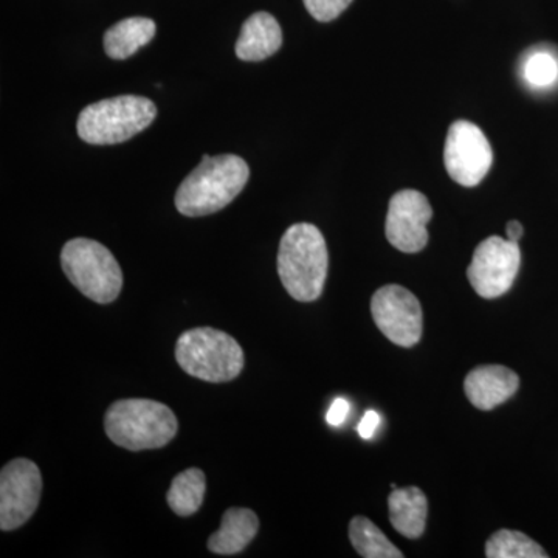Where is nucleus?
<instances>
[{"mask_svg":"<svg viewBox=\"0 0 558 558\" xmlns=\"http://www.w3.org/2000/svg\"><path fill=\"white\" fill-rule=\"evenodd\" d=\"M248 178L247 161L240 156H204L199 167L180 183L175 208L186 218L218 213L240 196Z\"/></svg>","mask_w":558,"mask_h":558,"instance_id":"obj_1","label":"nucleus"},{"mask_svg":"<svg viewBox=\"0 0 558 558\" xmlns=\"http://www.w3.org/2000/svg\"><path fill=\"white\" fill-rule=\"evenodd\" d=\"M328 267V247L322 231L312 223L289 227L278 250V275L289 295L301 303L318 300Z\"/></svg>","mask_w":558,"mask_h":558,"instance_id":"obj_2","label":"nucleus"},{"mask_svg":"<svg viewBox=\"0 0 558 558\" xmlns=\"http://www.w3.org/2000/svg\"><path fill=\"white\" fill-rule=\"evenodd\" d=\"M178 428L170 407L156 400H117L106 411V435L116 446L131 451L161 449L174 439Z\"/></svg>","mask_w":558,"mask_h":558,"instance_id":"obj_3","label":"nucleus"},{"mask_svg":"<svg viewBox=\"0 0 558 558\" xmlns=\"http://www.w3.org/2000/svg\"><path fill=\"white\" fill-rule=\"evenodd\" d=\"M156 117V105L149 98L121 95L81 110L76 131L89 145H117L145 131Z\"/></svg>","mask_w":558,"mask_h":558,"instance_id":"obj_4","label":"nucleus"},{"mask_svg":"<svg viewBox=\"0 0 558 558\" xmlns=\"http://www.w3.org/2000/svg\"><path fill=\"white\" fill-rule=\"evenodd\" d=\"M175 360L190 376L211 384L236 379L244 368V351L233 337L219 329L186 330L175 344Z\"/></svg>","mask_w":558,"mask_h":558,"instance_id":"obj_5","label":"nucleus"},{"mask_svg":"<svg viewBox=\"0 0 558 558\" xmlns=\"http://www.w3.org/2000/svg\"><path fill=\"white\" fill-rule=\"evenodd\" d=\"M61 266L69 281L95 303L109 304L119 299L123 271L100 242L87 238L69 241L61 252Z\"/></svg>","mask_w":558,"mask_h":558,"instance_id":"obj_6","label":"nucleus"},{"mask_svg":"<svg viewBox=\"0 0 558 558\" xmlns=\"http://www.w3.org/2000/svg\"><path fill=\"white\" fill-rule=\"evenodd\" d=\"M520 263L519 242L499 236L487 238L473 253L468 269L470 284L483 299H498L512 288Z\"/></svg>","mask_w":558,"mask_h":558,"instance_id":"obj_7","label":"nucleus"},{"mask_svg":"<svg viewBox=\"0 0 558 558\" xmlns=\"http://www.w3.org/2000/svg\"><path fill=\"white\" fill-rule=\"evenodd\" d=\"M447 172L459 185H480L490 171L494 153L484 132L470 121L451 124L444 149Z\"/></svg>","mask_w":558,"mask_h":558,"instance_id":"obj_8","label":"nucleus"},{"mask_svg":"<svg viewBox=\"0 0 558 558\" xmlns=\"http://www.w3.org/2000/svg\"><path fill=\"white\" fill-rule=\"evenodd\" d=\"M43 476L31 459H14L0 473V529L14 531L38 509Z\"/></svg>","mask_w":558,"mask_h":558,"instance_id":"obj_9","label":"nucleus"},{"mask_svg":"<svg viewBox=\"0 0 558 558\" xmlns=\"http://www.w3.org/2000/svg\"><path fill=\"white\" fill-rule=\"evenodd\" d=\"M371 314L377 328L392 343L411 348L421 340L422 307L409 289L389 284L377 290L371 300Z\"/></svg>","mask_w":558,"mask_h":558,"instance_id":"obj_10","label":"nucleus"},{"mask_svg":"<svg viewBox=\"0 0 558 558\" xmlns=\"http://www.w3.org/2000/svg\"><path fill=\"white\" fill-rule=\"evenodd\" d=\"M433 218L432 205L424 194L402 190L389 201L387 240L403 253H417L428 242L427 223Z\"/></svg>","mask_w":558,"mask_h":558,"instance_id":"obj_11","label":"nucleus"},{"mask_svg":"<svg viewBox=\"0 0 558 558\" xmlns=\"http://www.w3.org/2000/svg\"><path fill=\"white\" fill-rule=\"evenodd\" d=\"M520 377L501 365H484L470 371L465 377V396L473 407L488 411L497 409L515 395Z\"/></svg>","mask_w":558,"mask_h":558,"instance_id":"obj_12","label":"nucleus"},{"mask_svg":"<svg viewBox=\"0 0 558 558\" xmlns=\"http://www.w3.org/2000/svg\"><path fill=\"white\" fill-rule=\"evenodd\" d=\"M282 46L278 21L266 11L252 14L242 25L236 43V57L242 61L259 62L274 57Z\"/></svg>","mask_w":558,"mask_h":558,"instance_id":"obj_13","label":"nucleus"},{"mask_svg":"<svg viewBox=\"0 0 558 558\" xmlns=\"http://www.w3.org/2000/svg\"><path fill=\"white\" fill-rule=\"evenodd\" d=\"M259 529L258 515L245 508H231L223 513L222 523L208 539V549L219 556H234L242 553Z\"/></svg>","mask_w":558,"mask_h":558,"instance_id":"obj_14","label":"nucleus"},{"mask_svg":"<svg viewBox=\"0 0 558 558\" xmlns=\"http://www.w3.org/2000/svg\"><path fill=\"white\" fill-rule=\"evenodd\" d=\"M389 521L400 535L418 538L427 523L428 502L418 487L395 488L388 498Z\"/></svg>","mask_w":558,"mask_h":558,"instance_id":"obj_15","label":"nucleus"},{"mask_svg":"<svg viewBox=\"0 0 558 558\" xmlns=\"http://www.w3.org/2000/svg\"><path fill=\"white\" fill-rule=\"evenodd\" d=\"M156 22L148 17H128L117 22L105 35L106 54L112 60L123 61L137 53L156 36Z\"/></svg>","mask_w":558,"mask_h":558,"instance_id":"obj_16","label":"nucleus"},{"mask_svg":"<svg viewBox=\"0 0 558 558\" xmlns=\"http://www.w3.org/2000/svg\"><path fill=\"white\" fill-rule=\"evenodd\" d=\"M207 480L201 469H189L172 480L168 490V505L180 517H191L204 502Z\"/></svg>","mask_w":558,"mask_h":558,"instance_id":"obj_17","label":"nucleus"},{"mask_svg":"<svg viewBox=\"0 0 558 558\" xmlns=\"http://www.w3.org/2000/svg\"><path fill=\"white\" fill-rule=\"evenodd\" d=\"M349 538L360 556L365 558H402L395 545L373 521L355 517L349 524Z\"/></svg>","mask_w":558,"mask_h":558,"instance_id":"obj_18","label":"nucleus"},{"mask_svg":"<svg viewBox=\"0 0 558 558\" xmlns=\"http://www.w3.org/2000/svg\"><path fill=\"white\" fill-rule=\"evenodd\" d=\"M486 556L488 558H548V554L531 537L519 531L495 532L487 539Z\"/></svg>","mask_w":558,"mask_h":558,"instance_id":"obj_19","label":"nucleus"},{"mask_svg":"<svg viewBox=\"0 0 558 558\" xmlns=\"http://www.w3.org/2000/svg\"><path fill=\"white\" fill-rule=\"evenodd\" d=\"M524 76L534 87H549L558 78V62L548 51H538L524 65Z\"/></svg>","mask_w":558,"mask_h":558,"instance_id":"obj_20","label":"nucleus"},{"mask_svg":"<svg viewBox=\"0 0 558 558\" xmlns=\"http://www.w3.org/2000/svg\"><path fill=\"white\" fill-rule=\"evenodd\" d=\"M351 3L352 0H304L311 16L319 22L337 20Z\"/></svg>","mask_w":558,"mask_h":558,"instance_id":"obj_21","label":"nucleus"},{"mask_svg":"<svg viewBox=\"0 0 558 558\" xmlns=\"http://www.w3.org/2000/svg\"><path fill=\"white\" fill-rule=\"evenodd\" d=\"M349 411H351V407H349L348 400L336 399L332 405H330L326 421H328V424L332 425V427H340V425L347 421Z\"/></svg>","mask_w":558,"mask_h":558,"instance_id":"obj_22","label":"nucleus"},{"mask_svg":"<svg viewBox=\"0 0 558 558\" xmlns=\"http://www.w3.org/2000/svg\"><path fill=\"white\" fill-rule=\"evenodd\" d=\"M379 414L373 410L366 411L365 416H363L359 424V435L362 436L363 439L373 438L374 433H376L377 427H379Z\"/></svg>","mask_w":558,"mask_h":558,"instance_id":"obj_23","label":"nucleus"},{"mask_svg":"<svg viewBox=\"0 0 558 558\" xmlns=\"http://www.w3.org/2000/svg\"><path fill=\"white\" fill-rule=\"evenodd\" d=\"M506 233H508L509 241L519 242L521 238H523V226H521L519 220H510L508 229H506Z\"/></svg>","mask_w":558,"mask_h":558,"instance_id":"obj_24","label":"nucleus"}]
</instances>
